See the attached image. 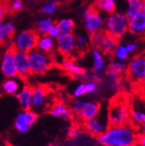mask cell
<instances>
[{
    "instance_id": "obj_40",
    "label": "cell",
    "mask_w": 145,
    "mask_h": 146,
    "mask_svg": "<svg viewBox=\"0 0 145 146\" xmlns=\"http://www.w3.org/2000/svg\"><path fill=\"white\" fill-rule=\"evenodd\" d=\"M136 142L139 144V146H145V134L138 135V137H137V141Z\"/></svg>"
},
{
    "instance_id": "obj_47",
    "label": "cell",
    "mask_w": 145,
    "mask_h": 146,
    "mask_svg": "<svg viewBox=\"0 0 145 146\" xmlns=\"http://www.w3.org/2000/svg\"><path fill=\"white\" fill-rule=\"evenodd\" d=\"M140 1H141V2H144V1H145V0H140Z\"/></svg>"
},
{
    "instance_id": "obj_15",
    "label": "cell",
    "mask_w": 145,
    "mask_h": 146,
    "mask_svg": "<svg viewBox=\"0 0 145 146\" xmlns=\"http://www.w3.org/2000/svg\"><path fill=\"white\" fill-rule=\"evenodd\" d=\"M128 31L134 35L145 36V15L142 11L128 18Z\"/></svg>"
},
{
    "instance_id": "obj_35",
    "label": "cell",
    "mask_w": 145,
    "mask_h": 146,
    "mask_svg": "<svg viewBox=\"0 0 145 146\" xmlns=\"http://www.w3.org/2000/svg\"><path fill=\"white\" fill-rule=\"evenodd\" d=\"M89 43V38L84 35V34H79L76 36V45L80 48V49H83L84 47L87 46Z\"/></svg>"
},
{
    "instance_id": "obj_27",
    "label": "cell",
    "mask_w": 145,
    "mask_h": 146,
    "mask_svg": "<svg viewBox=\"0 0 145 146\" xmlns=\"http://www.w3.org/2000/svg\"><path fill=\"white\" fill-rule=\"evenodd\" d=\"M61 32V34H70L73 33L75 29V23L74 21L69 17H64L60 19L58 24H56Z\"/></svg>"
},
{
    "instance_id": "obj_8",
    "label": "cell",
    "mask_w": 145,
    "mask_h": 146,
    "mask_svg": "<svg viewBox=\"0 0 145 146\" xmlns=\"http://www.w3.org/2000/svg\"><path fill=\"white\" fill-rule=\"evenodd\" d=\"M105 19L96 8L89 7L83 14L84 28L88 33L93 34L95 32L103 31L104 27Z\"/></svg>"
},
{
    "instance_id": "obj_46",
    "label": "cell",
    "mask_w": 145,
    "mask_h": 146,
    "mask_svg": "<svg viewBox=\"0 0 145 146\" xmlns=\"http://www.w3.org/2000/svg\"><path fill=\"white\" fill-rule=\"evenodd\" d=\"M94 146H101L100 144H96V145H94Z\"/></svg>"
},
{
    "instance_id": "obj_24",
    "label": "cell",
    "mask_w": 145,
    "mask_h": 146,
    "mask_svg": "<svg viewBox=\"0 0 145 146\" xmlns=\"http://www.w3.org/2000/svg\"><path fill=\"white\" fill-rule=\"evenodd\" d=\"M103 53L97 48H93L91 50V56L93 61V69L97 74H101L105 69V60L103 58Z\"/></svg>"
},
{
    "instance_id": "obj_42",
    "label": "cell",
    "mask_w": 145,
    "mask_h": 146,
    "mask_svg": "<svg viewBox=\"0 0 145 146\" xmlns=\"http://www.w3.org/2000/svg\"><path fill=\"white\" fill-rule=\"evenodd\" d=\"M142 12L145 15V1L142 2Z\"/></svg>"
},
{
    "instance_id": "obj_38",
    "label": "cell",
    "mask_w": 145,
    "mask_h": 146,
    "mask_svg": "<svg viewBox=\"0 0 145 146\" xmlns=\"http://www.w3.org/2000/svg\"><path fill=\"white\" fill-rule=\"evenodd\" d=\"M81 134V131L77 127H73L69 131V137L70 138H76L77 137H79V135Z\"/></svg>"
},
{
    "instance_id": "obj_28",
    "label": "cell",
    "mask_w": 145,
    "mask_h": 146,
    "mask_svg": "<svg viewBox=\"0 0 145 146\" xmlns=\"http://www.w3.org/2000/svg\"><path fill=\"white\" fill-rule=\"evenodd\" d=\"M54 25L52 19L49 17H45V18H42L40 19L37 25H36V32L38 34V36H44L48 34L49 30L50 29V27Z\"/></svg>"
},
{
    "instance_id": "obj_3",
    "label": "cell",
    "mask_w": 145,
    "mask_h": 146,
    "mask_svg": "<svg viewBox=\"0 0 145 146\" xmlns=\"http://www.w3.org/2000/svg\"><path fill=\"white\" fill-rule=\"evenodd\" d=\"M70 111L72 114H74L83 121H86L97 117L101 111V106L99 103L96 101L77 98L71 103Z\"/></svg>"
},
{
    "instance_id": "obj_19",
    "label": "cell",
    "mask_w": 145,
    "mask_h": 146,
    "mask_svg": "<svg viewBox=\"0 0 145 146\" xmlns=\"http://www.w3.org/2000/svg\"><path fill=\"white\" fill-rule=\"evenodd\" d=\"M50 114L54 117H58L65 121H70L72 118L70 109L64 104H56L50 109Z\"/></svg>"
},
{
    "instance_id": "obj_49",
    "label": "cell",
    "mask_w": 145,
    "mask_h": 146,
    "mask_svg": "<svg viewBox=\"0 0 145 146\" xmlns=\"http://www.w3.org/2000/svg\"><path fill=\"white\" fill-rule=\"evenodd\" d=\"M144 84H145V81H144Z\"/></svg>"
},
{
    "instance_id": "obj_31",
    "label": "cell",
    "mask_w": 145,
    "mask_h": 146,
    "mask_svg": "<svg viewBox=\"0 0 145 146\" xmlns=\"http://www.w3.org/2000/svg\"><path fill=\"white\" fill-rule=\"evenodd\" d=\"M113 53L116 60H119L122 62H125L129 58L130 56V53L127 50L126 46L124 44H118L115 49V50L113 51Z\"/></svg>"
},
{
    "instance_id": "obj_10",
    "label": "cell",
    "mask_w": 145,
    "mask_h": 146,
    "mask_svg": "<svg viewBox=\"0 0 145 146\" xmlns=\"http://www.w3.org/2000/svg\"><path fill=\"white\" fill-rule=\"evenodd\" d=\"M105 118H107V115L104 117V116H102L99 112L97 117L84 121L83 126H84L85 131L89 135H91L95 137H99L109 127L108 119L105 120Z\"/></svg>"
},
{
    "instance_id": "obj_29",
    "label": "cell",
    "mask_w": 145,
    "mask_h": 146,
    "mask_svg": "<svg viewBox=\"0 0 145 146\" xmlns=\"http://www.w3.org/2000/svg\"><path fill=\"white\" fill-rule=\"evenodd\" d=\"M63 68L73 76L80 75L85 71L83 67H81L77 64H75L71 60H64L63 62Z\"/></svg>"
},
{
    "instance_id": "obj_21",
    "label": "cell",
    "mask_w": 145,
    "mask_h": 146,
    "mask_svg": "<svg viewBox=\"0 0 145 146\" xmlns=\"http://www.w3.org/2000/svg\"><path fill=\"white\" fill-rule=\"evenodd\" d=\"M15 25L11 22H0V44H5L12 38L15 32Z\"/></svg>"
},
{
    "instance_id": "obj_45",
    "label": "cell",
    "mask_w": 145,
    "mask_h": 146,
    "mask_svg": "<svg viewBox=\"0 0 145 146\" xmlns=\"http://www.w3.org/2000/svg\"><path fill=\"white\" fill-rule=\"evenodd\" d=\"M46 146H54L53 144H48V145H46Z\"/></svg>"
},
{
    "instance_id": "obj_36",
    "label": "cell",
    "mask_w": 145,
    "mask_h": 146,
    "mask_svg": "<svg viewBox=\"0 0 145 146\" xmlns=\"http://www.w3.org/2000/svg\"><path fill=\"white\" fill-rule=\"evenodd\" d=\"M47 35H48L49 36H50V38H53V39H58V38L61 35V32H60V31H59L58 25H57L56 24H54V25L50 27V29L49 30Z\"/></svg>"
},
{
    "instance_id": "obj_5",
    "label": "cell",
    "mask_w": 145,
    "mask_h": 146,
    "mask_svg": "<svg viewBox=\"0 0 145 146\" xmlns=\"http://www.w3.org/2000/svg\"><path fill=\"white\" fill-rule=\"evenodd\" d=\"M38 34L33 30H25L15 35L11 38V47L14 50H19L30 52L37 47Z\"/></svg>"
},
{
    "instance_id": "obj_33",
    "label": "cell",
    "mask_w": 145,
    "mask_h": 146,
    "mask_svg": "<svg viewBox=\"0 0 145 146\" xmlns=\"http://www.w3.org/2000/svg\"><path fill=\"white\" fill-rule=\"evenodd\" d=\"M104 34H105V31H100L95 32L93 34H90L89 43L91 44L93 48L99 49L101 43L103 41V38L104 36Z\"/></svg>"
},
{
    "instance_id": "obj_1",
    "label": "cell",
    "mask_w": 145,
    "mask_h": 146,
    "mask_svg": "<svg viewBox=\"0 0 145 146\" xmlns=\"http://www.w3.org/2000/svg\"><path fill=\"white\" fill-rule=\"evenodd\" d=\"M136 127L128 123L122 125H110L97 137L101 146H125L137 141Z\"/></svg>"
},
{
    "instance_id": "obj_39",
    "label": "cell",
    "mask_w": 145,
    "mask_h": 146,
    "mask_svg": "<svg viewBox=\"0 0 145 146\" xmlns=\"http://www.w3.org/2000/svg\"><path fill=\"white\" fill-rule=\"evenodd\" d=\"M125 46H126V49L130 54L135 52L137 49V44L136 43H129V44H127Z\"/></svg>"
},
{
    "instance_id": "obj_14",
    "label": "cell",
    "mask_w": 145,
    "mask_h": 146,
    "mask_svg": "<svg viewBox=\"0 0 145 146\" xmlns=\"http://www.w3.org/2000/svg\"><path fill=\"white\" fill-rule=\"evenodd\" d=\"M57 40L58 49L64 55H69L76 50V36L73 33L61 34Z\"/></svg>"
},
{
    "instance_id": "obj_11",
    "label": "cell",
    "mask_w": 145,
    "mask_h": 146,
    "mask_svg": "<svg viewBox=\"0 0 145 146\" xmlns=\"http://www.w3.org/2000/svg\"><path fill=\"white\" fill-rule=\"evenodd\" d=\"M48 106V92L43 87L31 89V107L35 113H41Z\"/></svg>"
},
{
    "instance_id": "obj_12",
    "label": "cell",
    "mask_w": 145,
    "mask_h": 146,
    "mask_svg": "<svg viewBox=\"0 0 145 146\" xmlns=\"http://www.w3.org/2000/svg\"><path fill=\"white\" fill-rule=\"evenodd\" d=\"M1 71L3 75L8 78H17L19 76L14 59H13V48L9 47L3 55L1 60Z\"/></svg>"
},
{
    "instance_id": "obj_22",
    "label": "cell",
    "mask_w": 145,
    "mask_h": 146,
    "mask_svg": "<svg viewBox=\"0 0 145 146\" xmlns=\"http://www.w3.org/2000/svg\"><path fill=\"white\" fill-rule=\"evenodd\" d=\"M20 106L23 110H30L31 107V89L30 87H23L16 95Z\"/></svg>"
},
{
    "instance_id": "obj_26",
    "label": "cell",
    "mask_w": 145,
    "mask_h": 146,
    "mask_svg": "<svg viewBox=\"0 0 145 146\" xmlns=\"http://www.w3.org/2000/svg\"><path fill=\"white\" fill-rule=\"evenodd\" d=\"M93 7L98 11L111 14L116 11V0H95Z\"/></svg>"
},
{
    "instance_id": "obj_30",
    "label": "cell",
    "mask_w": 145,
    "mask_h": 146,
    "mask_svg": "<svg viewBox=\"0 0 145 146\" xmlns=\"http://www.w3.org/2000/svg\"><path fill=\"white\" fill-rule=\"evenodd\" d=\"M142 2H141L140 0H132L131 2L129 3L128 7L125 10V16L130 18L136 14L139 13L142 11Z\"/></svg>"
},
{
    "instance_id": "obj_2",
    "label": "cell",
    "mask_w": 145,
    "mask_h": 146,
    "mask_svg": "<svg viewBox=\"0 0 145 146\" xmlns=\"http://www.w3.org/2000/svg\"><path fill=\"white\" fill-rule=\"evenodd\" d=\"M130 107L122 98H114L108 107L109 125H122L130 123Z\"/></svg>"
},
{
    "instance_id": "obj_16",
    "label": "cell",
    "mask_w": 145,
    "mask_h": 146,
    "mask_svg": "<svg viewBox=\"0 0 145 146\" xmlns=\"http://www.w3.org/2000/svg\"><path fill=\"white\" fill-rule=\"evenodd\" d=\"M127 64L119 60H113L106 70V77L111 80L112 82H116L120 79V77L126 73Z\"/></svg>"
},
{
    "instance_id": "obj_34",
    "label": "cell",
    "mask_w": 145,
    "mask_h": 146,
    "mask_svg": "<svg viewBox=\"0 0 145 146\" xmlns=\"http://www.w3.org/2000/svg\"><path fill=\"white\" fill-rule=\"evenodd\" d=\"M8 12H11V3H9L7 0H0V22L4 21Z\"/></svg>"
},
{
    "instance_id": "obj_6",
    "label": "cell",
    "mask_w": 145,
    "mask_h": 146,
    "mask_svg": "<svg viewBox=\"0 0 145 146\" xmlns=\"http://www.w3.org/2000/svg\"><path fill=\"white\" fill-rule=\"evenodd\" d=\"M28 54L30 72L34 74H42L52 64L50 55L38 50V48L33 49L28 52Z\"/></svg>"
},
{
    "instance_id": "obj_18",
    "label": "cell",
    "mask_w": 145,
    "mask_h": 146,
    "mask_svg": "<svg viewBox=\"0 0 145 146\" xmlns=\"http://www.w3.org/2000/svg\"><path fill=\"white\" fill-rule=\"evenodd\" d=\"M132 124L135 127L145 123V104H136L130 109V117Z\"/></svg>"
},
{
    "instance_id": "obj_32",
    "label": "cell",
    "mask_w": 145,
    "mask_h": 146,
    "mask_svg": "<svg viewBox=\"0 0 145 146\" xmlns=\"http://www.w3.org/2000/svg\"><path fill=\"white\" fill-rule=\"evenodd\" d=\"M58 5L55 0H50V1L44 3L42 5L41 11L45 15H52L56 12V11L58 10Z\"/></svg>"
},
{
    "instance_id": "obj_9",
    "label": "cell",
    "mask_w": 145,
    "mask_h": 146,
    "mask_svg": "<svg viewBox=\"0 0 145 146\" xmlns=\"http://www.w3.org/2000/svg\"><path fill=\"white\" fill-rule=\"evenodd\" d=\"M37 120V113H35L31 110H23L17 114L14 122V127L19 133H26Z\"/></svg>"
},
{
    "instance_id": "obj_44",
    "label": "cell",
    "mask_w": 145,
    "mask_h": 146,
    "mask_svg": "<svg viewBox=\"0 0 145 146\" xmlns=\"http://www.w3.org/2000/svg\"><path fill=\"white\" fill-rule=\"evenodd\" d=\"M126 1L128 2V3H130V2H131V1H132V0H126Z\"/></svg>"
},
{
    "instance_id": "obj_13",
    "label": "cell",
    "mask_w": 145,
    "mask_h": 146,
    "mask_svg": "<svg viewBox=\"0 0 145 146\" xmlns=\"http://www.w3.org/2000/svg\"><path fill=\"white\" fill-rule=\"evenodd\" d=\"M13 59L19 75L26 76L30 73L28 52L13 49Z\"/></svg>"
},
{
    "instance_id": "obj_41",
    "label": "cell",
    "mask_w": 145,
    "mask_h": 146,
    "mask_svg": "<svg viewBox=\"0 0 145 146\" xmlns=\"http://www.w3.org/2000/svg\"><path fill=\"white\" fill-rule=\"evenodd\" d=\"M136 131H137V133L138 135H142V134H145V123L140 124L139 126L136 127Z\"/></svg>"
},
{
    "instance_id": "obj_4",
    "label": "cell",
    "mask_w": 145,
    "mask_h": 146,
    "mask_svg": "<svg viewBox=\"0 0 145 146\" xmlns=\"http://www.w3.org/2000/svg\"><path fill=\"white\" fill-rule=\"evenodd\" d=\"M104 27L105 32L119 39L128 31V17L124 14L117 11L108 14L105 19Z\"/></svg>"
},
{
    "instance_id": "obj_23",
    "label": "cell",
    "mask_w": 145,
    "mask_h": 146,
    "mask_svg": "<svg viewBox=\"0 0 145 146\" xmlns=\"http://www.w3.org/2000/svg\"><path fill=\"white\" fill-rule=\"evenodd\" d=\"M21 84L17 78H8L2 84V90L5 94L17 95V93L21 90Z\"/></svg>"
},
{
    "instance_id": "obj_20",
    "label": "cell",
    "mask_w": 145,
    "mask_h": 146,
    "mask_svg": "<svg viewBox=\"0 0 145 146\" xmlns=\"http://www.w3.org/2000/svg\"><path fill=\"white\" fill-rule=\"evenodd\" d=\"M119 44V39L116 36L105 32L99 50L105 54H111Z\"/></svg>"
},
{
    "instance_id": "obj_7",
    "label": "cell",
    "mask_w": 145,
    "mask_h": 146,
    "mask_svg": "<svg viewBox=\"0 0 145 146\" xmlns=\"http://www.w3.org/2000/svg\"><path fill=\"white\" fill-rule=\"evenodd\" d=\"M132 82L144 83L145 81V55H136L127 64L126 73Z\"/></svg>"
},
{
    "instance_id": "obj_25",
    "label": "cell",
    "mask_w": 145,
    "mask_h": 146,
    "mask_svg": "<svg viewBox=\"0 0 145 146\" xmlns=\"http://www.w3.org/2000/svg\"><path fill=\"white\" fill-rule=\"evenodd\" d=\"M54 47H55V39L51 38L48 35L38 36L36 48L49 54L54 50Z\"/></svg>"
},
{
    "instance_id": "obj_43",
    "label": "cell",
    "mask_w": 145,
    "mask_h": 146,
    "mask_svg": "<svg viewBox=\"0 0 145 146\" xmlns=\"http://www.w3.org/2000/svg\"><path fill=\"white\" fill-rule=\"evenodd\" d=\"M125 146H139V144L137 143V142H136V143H130V144H128V145H125Z\"/></svg>"
},
{
    "instance_id": "obj_48",
    "label": "cell",
    "mask_w": 145,
    "mask_h": 146,
    "mask_svg": "<svg viewBox=\"0 0 145 146\" xmlns=\"http://www.w3.org/2000/svg\"><path fill=\"white\" fill-rule=\"evenodd\" d=\"M11 146H17V145H11Z\"/></svg>"
},
{
    "instance_id": "obj_17",
    "label": "cell",
    "mask_w": 145,
    "mask_h": 146,
    "mask_svg": "<svg viewBox=\"0 0 145 146\" xmlns=\"http://www.w3.org/2000/svg\"><path fill=\"white\" fill-rule=\"evenodd\" d=\"M98 84L96 81H84L77 84L73 90V96L76 98H80L85 95L92 94L97 90Z\"/></svg>"
},
{
    "instance_id": "obj_37",
    "label": "cell",
    "mask_w": 145,
    "mask_h": 146,
    "mask_svg": "<svg viewBox=\"0 0 145 146\" xmlns=\"http://www.w3.org/2000/svg\"><path fill=\"white\" fill-rule=\"evenodd\" d=\"M11 11H19L23 9V2L22 0H12L11 3Z\"/></svg>"
}]
</instances>
